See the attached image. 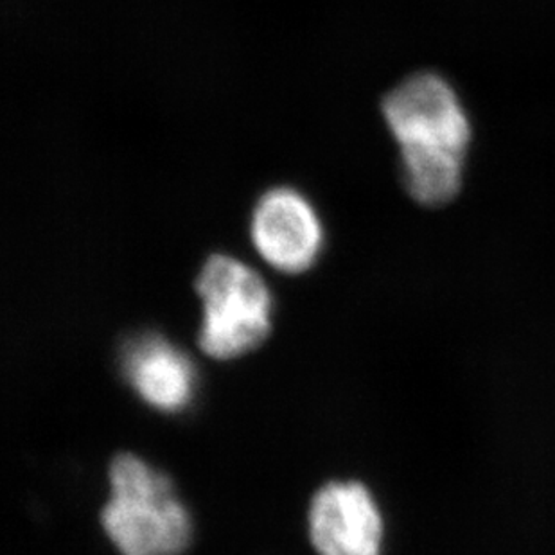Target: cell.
I'll list each match as a JSON object with an SVG mask.
<instances>
[{"label": "cell", "mask_w": 555, "mask_h": 555, "mask_svg": "<svg viewBox=\"0 0 555 555\" xmlns=\"http://www.w3.org/2000/svg\"><path fill=\"white\" fill-rule=\"evenodd\" d=\"M196 294L202 300L199 349L212 360L245 357L272 330L273 299L261 275L237 257L215 254L205 261Z\"/></svg>", "instance_id": "3"}, {"label": "cell", "mask_w": 555, "mask_h": 555, "mask_svg": "<svg viewBox=\"0 0 555 555\" xmlns=\"http://www.w3.org/2000/svg\"><path fill=\"white\" fill-rule=\"evenodd\" d=\"M121 371L128 385L152 409L177 414L193 401L196 390L193 360L163 335L144 333L126 341Z\"/></svg>", "instance_id": "6"}, {"label": "cell", "mask_w": 555, "mask_h": 555, "mask_svg": "<svg viewBox=\"0 0 555 555\" xmlns=\"http://www.w3.org/2000/svg\"><path fill=\"white\" fill-rule=\"evenodd\" d=\"M250 240L268 267L297 275L319 259L324 225L308 196L289 185H278L264 191L254 205Z\"/></svg>", "instance_id": "4"}, {"label": "cell", "mask_w": 555, "mask_h": 555, "mask_svg": "<svg viewBox=\"0 0 555 555\" xmlns=\"http://www.w3.org/2000/svg\"><path fill=\"white\" fill-rule=\"evenodd\" d=\"M388 130L401 147L410 196L440 207L455 198L472 128L455 90L439 74L420 73L393 87L382 105Z\"/></svg>", "instance_id": "1"}, {"label": "cell", "mask_w": 555, "mask_h": 555, "mask_svg": "<svg viewBox=\"0 0 555 555\" xmlns=\"http://www.w3.org/2000/svg\"><path fill=\"white\" fill-rule=\"evenodd\" d=\"M308 532L319 555H379L385 525L363 483L330 482L309 503Z\"/></svg>", "instance_id": "5"}, {"label": "cell", "mask_w": 555, "mask_h": 555, "mask_svg": "<svg viewBox=\"0 0 555 555\" xmlns=\"http://www.w3.org/2000/svg\"><path fill=\"white\" fill-rule=\"evenodd\" d=\"M108 482L101 524L119 554L179 555L188 548L191 518L164 473L122 453L112 461Z\"/></svg>", "instance_id": "2"}]
</instances>
